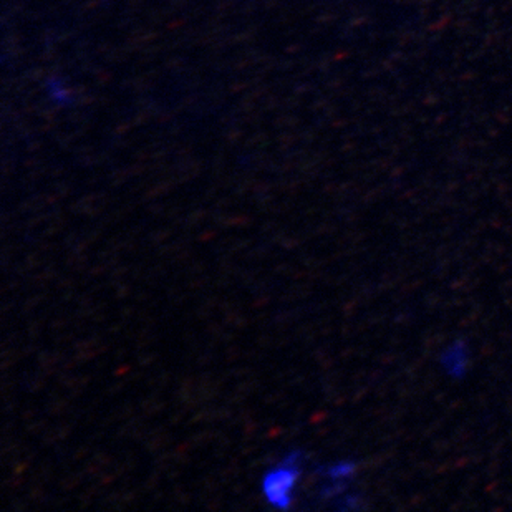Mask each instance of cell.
Here are the masks:
<instances>
[{"instance_id": "cell-1", "label": "cell", "mask_w": 512, "mask_h": 512, "mask_svg": "<svg viewBox=\"0 0 512 512\" xmlns=\"http://www.w3.org/2000/svg\"><path fill=\"white\" fill-rule=\"evenodd\" d=\"M300 453L290 451L279 463L262 474V498L271 508L287 511L294 506L295 494L302 478Z\"/></svg>"}, {"instance_id": "cell-2", "label": "cell", "mask_w": 512, "mask_h": 512, "mask_svg": "<svg viewBox=\"0 0 512 512\" xmlns=\"http://www.w3.org/2000/svg\"><path fill=\"white\" fill-rule=\"evenodd\" d=\"M438 367L451 380H463L473 367V350L464 339L446 343L438 353Z\"/></svg>"}, {"instance_id": "cell-3", "label": "cell", "mask_w": 512, "mask_h": 512, "mask_svg": "<svg viewBox=\"0 0 512 512\" xmlns=\"http://www.w3.org/2000/svg\"><path fill=\"white\" fill-rule=\"evenodd\" d=\"M357 474V463L343 459V461H335L324 469V476L327 483L340 484L347 486Z\"/></svg>"}]
</instances>
